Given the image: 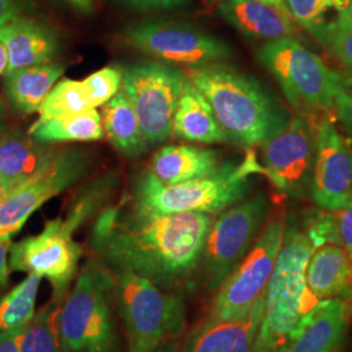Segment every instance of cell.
Instances as JSON below:
<instances>
[{
    "mask_svg": "<svg viewBox=\"0 0 352 352\" xmlns=\"http://www.w3.org/2000/svg\"><path fill=\"white\" fill-rule=\"evenodd\" d=\"M213 221L206 213H149L131 201L103 209L89 243L113 272H131L170 287L201 260Z\"/></svg>",
    "mask_w": 352,
    "mask_h": 352,
    "instance_id": "cell-1",
    "label": "cell"
},
{
    "mask_svg": "<svg viewBox=\"0 0 352 352\" xmlns=\"http://www.w3.org/2000/svg\"><path fill=\"white\" fill-rule=\"evenodd\" d=\"M184 75L209 102L228 140L238 145L264 144L289 122V113L258 81L232 67L208 64L188 68Z\"/></svg>",
    "mask_w": 352,
    "mask_h": 352,
    "instance_id": "cell-2",
    "label": "cell"
},
{
    "mask_svg": "<svg viewBox=\"0 0 352 352\" xmlns=\"http://www.w3.org/2000/svg\"><path fill=\"white\" fill-rule=\"evenodd\" d=\"M315 245L304 230L286 226L280 251L265 289L264 318L256 346L283 351L318 300L307 287L305 272Z\"/></svg>",
    "mask_w": 352,
    "mask_h": 352,
    "instance_id": "cell-3",
    "label": "cell"
},
{
    "mask_svg": "<svg viewBox=\"0 0 352 352\" xmlns=\"http://www.w3.org/2000/svg\"><path fill=\"white\" fill-rule=\"evenodd\" d=\"M256 173H264V167L253 153L240 164H221L212 175L171 186L146 171L136 183L132 204L149 213H219L247 196Z\"/></svg>",
    "mask_w": 352,
    "mask_h": 352,
    "instance_id": "cell-4",
    "label": "cell"
},
{
    "mask_svg": "<svg viewBox=\"0 0 352 352\" xmlns=\"http://www.w3.org/2000/svg\"><path fill=\"white\" fill-rule=\"evenodd\" d=\"M113 300L115 277L102 261L90 258L59 307V333L69 352H118Z\"/></svg>",
    "mask_w": 352,
    "mask_h": 352,
    "instance_id": "cell-5",
    "label": "cell"
},
{
    "mask_svg": "<svg viewBox=\"0 0 352 352\" xmlns=\"http://www.w3.org/2000/svg\"><path fill=\"white\" fill-rule=\"evenodd\" d=\"M115 300L126 329L128 351L151 352L179 337L186 327L180 295L131 272H115Z\"/></svg>",
    "mask_w": 352,
    "mask_h": 352,
    "instance_id": "cell-6",
    "label": "cell"
},
{
    "mask_svg": "<svg viewBox=\"0 0 352 352\" xmlns=\"http://www.w3.org/2000/svg\"><path fill=\"white\" fill-rule=\"evenodd\" d=\"M257 58L299 111L321 113L334 109V97L343 78L296 38L267 41L257 51Z\"/></svg>",
    "mask_w": 352,
    "mask_h": 352,
    "instance_id": "cell-7",
    "label": "cell"
},
{
    "mask_svg": "<svg viewBox=\"0 0 352 352\" xmlns=\"http://www.w3.org/2000/svg\"><path fill=\"white\" fill-rule=\"evenodd\" d=\"M122 91L138 115L148 146L174 133V116L187 77L174 67L148 62L122 69Z\"/></svg>",
    "mask_w": 352,
    "mask_h": 352,
    "instance_id": "cell-8",
    "label": "cell"
},
{
    "mask_svg": "<svg viewBox=\"0 0 352 352\" xmlns=\"http://www.w3.org/2000/svg\"><path fill=\"white\" fill-rule=\"evenodd\" d=\"M269 208L267 197L256 195L231 205L213 221L201 254L208 289L217 291L251 250Z\"/></svg>",
    "mask_w": 352,
    "mask_h": 352,
    "instance_id": "cell-9",
    "label": "cell"
},
{
    "mask_svg": "<svg viewBox=\"0 0 352 352\" xmlns=\"http://www.w3.org/2000/svg\"><path fill=\"white\" fill-rule=\"evenodd\" d=\"M285 230L286 219L282 213L266 223L251 250L217 289L209 317H241L264 295L282 247Z\"/></svg>",
    "mask_w": 352,
    "mask_h": 352,
    "instance_id": "cell-10",
    "label": "cell"
},
{
    "mask_svg": "<svg viewBox=\"0 0 352 352\" xmlns=\"http://www.w3.org/2000/svg\"><path fill=\"white\" fill-rule=\"evenodd\" d=\"M63 218L47 221L43 230L11 244L10 269L46 278L52 289V302H60L78 274L81 245Z\"/></svg>",
    "mask_w": 352,
    "mask_h": 352,
    "instance_id": "cell-11",
    "label": "cell"
},
{
    "mask_svg": "<svg viewBox=\"0 0 352 352\" xmlns=\"http://www.w3.org/2000/svg\"><path fill=\"white\" fill-rule=\"evenodd\" d=\"M89 157L81 151H56L34 175L0 202V241L11 240L37 209L72 187L88 173Z\"/></svg>",
    "mask_w": 352,
    "mask_h": 352,
    "instance_id": "cell-12",
    "label": "cell"
},
{
    "mask_svg": "<svg viewBox=\"0 0 352 352\" xmlns=\"http://www.w3.org/2000/svg\"><path fill=\"white\" fill-rule=\"evenodd\" d=\"M126 41L151 56L188 68L222 63L231 55L230 46L200 28L167 21L148 20L129 26Z\"/></svg>",
    "mask_w": 352,
    "mask_h": 352,
    "instance_id": "cell-13",
    "label": "cell"
},
{
    "mask_svg": "<svg viewBox=\"0 0 352 352\" xmlns=\"http://www.w3.org/2000/svg\"><path fill=\"white\" fill-rule=\"evenodd\" d=\"M263 145L264 174L279 192L302 197L311 189L315 164L316 133L311 124L295 115Z\"/></svg>",
    "mask_w": 352,
    "mask_h": 352,
    "instance_id": "cell-14",
    "label": "cell"
},
{
    "mask_svg": "<svg viewBox=\"0 0 352 352\" xmlns=\"http://www.w3.org/2000/svg\"><path fill=\"white\" fill-rule=\"evenodd\" d=\"M311 196L317 206L336 212L352 204V148L324 119L316 132Z\"/></svg>",
    "mask_w": 352,
    "mask_h": 352,
    "instance_id": "cell-15",
    "label": "cell"
},
{
    "mask_svg": "<svg viewBox=\"0 0 352 352\" xmlns=\"http://www.w3.org/2000/svg\"><path fill=\"white\" fill-rule=\"evenodd\" d=\"M264 311L265 294L241 317H209L189 334L183 352H253Z\"/></svg>",
    "mask_w": 352,
    "mask_h": 352,
    "instance_id": "cell-16",
    "label": "cell"
},
{
    "mask_svg": "<svg viewBox=\"0 0 352 352\" xmlns=\"http://www.w3.org/2000/svg\"><path fill=\"white\" fill-rule=\"evenodd\" d=\"M0 43L8 52V67L4 75L28 67L51 63L60 50L56 33L25 14L0 25Z\"/></svg>",
    "mask_w": 352,
    "mask_h": 352,
    "instance_id": "cell-17",
    "label": "cell"
},
{
    "mask_svg": "<svg viewBox=\"0 0 352 352\" xmlns=\"http://www.w3.org/2000/svg\"><path fill=\"white\" fill-rule=\"evenodd\" d=\"M349 305L321 300L302 321L282 352H337L349 325Z\"/></svg>",
    "mask_w": 352,
    "mask_h": 352,
    "instance_id": "cell-18",
    "label": "cell"
},
{
    "mask_svg": "<svg viewBox=\"0 0 352 352\" xmlns=\"http://www.w3.org/2000/svg\"><path fill=\"white\" fill-rule=\"evenodd\" d=\"M221 17L243 36L252 39L274 41L295 38L294 20L260 0H213Z\"/></svg>",
    "mask_w": 352,
    "mask_h": 352,
    "instance_id": "cell-19",
    "label": "cell"
},
{
    "mask_svg": "<svg viewBox=\"0 0 352 352\" xmlns=\"http://www.w3.org/2000/svg\"><path fill=\"white\" fill-rule=\"evenodd\" d=\"M307 287L318 302L352 300V256L340 244L327 243L312 252L305 272Z\"/></svg>",
    "mask_w": 352,
    "mask_h": 352,
    "instance_id": "cell-20",
    "label": "cell"
},
{
    "mask_svg": "<svg viewBox=\"0 0 352 352\" xmlns=\"http://www.w3.org/2000/svg\"><path fill=\"white\" fill-rule=\"evenodd\" d=\"M55 151L19 129L0 135V182L10 193L34 175Z\"/></svg>",
    "mask_w": 352,
    "mask_h": 352,
    "instance_id": "cell-21",
    "label": "cell"
},
{
    "mask_svg": "<svg viewBox=\"0 0 352 352\" xmlns=\"http://www.w3.org/2000/svg\"><path fill=\"white\" fill-rule=\"evenodd\" d=\"M221 167L218 154L192 145H167L154 154L151 171L164 184H179L212 175Z\"/></svg>",
    "mask_w": 352,
    "mask_h": 352,
    "instance_id": "cell-22",
    "label": "cell"
},
{
    "mask_svg": "<svg viewBox=\"0 0 352 352\" xmlns=\"http://www.w3.org/2000/svg\"><path fill=\"white\" fill-rule=\"evenodd\" d=\"M174 133L180 139L200 144L230 141L217 122L209 102L188 78L186 80L174 116Z\"/></svg>",
    "mask_w": 352,
    "mask_h": 352,
    "instance_id": "cell-23",
    "label": "cell"
},
{
    "mask_svg": "<svg viewBox=\"0 0 352 352\" xmlns=\"http://www.w3.org/2000/svg\"><path fill=\"white\" fill-rule=\"evenodd\" d=\"M64 71V65L51 62L7 74L4 75L6 96L17 113H38Z\"/></svg>",
    "mask_w": 352,
    "mask_h": 352,
    "instance_id": "cell-24",
    "label": "cell"
},
{
    "mask_svg": "<svg viewBox=\"0 0 352 352\" xmlns=\"http://www.w3.org/2000/svg\"><path fill=\"white\" fill-rule=\"evenodd\" d=\"M102 126L107 139L126 157H139L146 151L138 115L122 90L103 104Z\"/></svg>",
    "mask_w": 352,
    "mask_h": 352,
    "instance_id": "cell-25",
    "label": "cell"
},
{
    "mask_svg": "<svg viewBox=\"0 0 352 352\" xmlns=\"http://www.w3.org/2000/svg\"><path fill=\"white\" fill-rule=\"evenodd\" d=\"M28 133L43 144L67 141L87 142L103 139L104 136L102 116L96 109L50 120H37Z\"/></svg>",
    "mask_w": 352,
    "mask_h": 352,
    "instance_id": "cell-26",
    "label": "cell"
},
{
    "mask_svg": "<svg viewBox=\"0 0 352 352\" xmlns=\"http://www.w3.org/2000/svg\"><path fill=\"white\" fill-rule=\"evenodd\" d=\"M42 278L29 273L28 277L0 300V330L24 327L36 316V302Z\"/></svg>",
    "mask_w": 352,
    "mask_h": 352,
    "instance_id": "cell-27",
    "label": "cell"
},
{
    "mask_svg": "<svg viewBox=\"0 0 352 352\" xmlns=\"http://www.w3.org/2000/svg\"><path fill=\"white\" fill-rule=\"evenodd\" d=\"M56 302L43 307L24 327L20 337V352H69L58 327Z\"/></svg>",
    "mask_w": 352,
    "mask_h": 352,
    "instance_id": "cell-28",
    "label": "cell"
},
{
    "mask_svg": "<svg viewBox=\"0 0 352 352\" xmlns=\"http://www.w3.org/2000/svg\"><path fill=\"white\" fill-rule=\"evenodd\" d=\"M94 110L81 81L63 78L51 89L42 103L38 120H50Z\"/></svg>",
    "mask_w": 352,
    "mask_h": 352,
    "instance_id": "cell-29",
    "label": "cell"
},
{
    "mask_svg": "<svg viewBox=\"0 0 352 352\" xmlns=\"http://www.w3.org/2000/svg\"><path fill=\"white\" fill-rule=\"evenodd\" d=\"M115 187V180L111 175L103 176L91 182L71 202L64 222L75 232L85 225L91 217L100 213L102 206L107 202Z\"/></svg>",
    "mask_w": 352,
    "mask_h": 352,
    "instance_id": "cell-30",
    "label": "cell"
},
{
    "mask_svg": "<svg viewBox=\"0 0 352 352\" xmlns=\"http://www.w3.org/2000/svg\"><path fill=\"white\" fill-rule=\"evenodd\" d=\"M312 36L346 71L352 74V23L336 17L316 29Z\"/></svg>",
    "mask_w": 352,
    "mask_h": 352,
    "instance_id": "cell-31",
    "label": "cell"
},
{
    "mask_svg": "<svg viewBox=\"0 0 352 352\" xmlns=\"http://www.w3.org/2000/svg\"><path fill=\"white\" fill-rule=\"evenodd\" d=\"M122 76L120 68L104 67L81 81L89 102L94 109L107 103L119 91Z\"/></svg>",
    "mask_w": 352,
    "mask_h": 352,
    "instance_id": "cell-32",
    "label": "cell"
},
{
    "mask_svg": "<svg viewBox=\"0 0 352 352\" xmlns=\"http://www.w3.org/2000/svg\"><path fill=\"white\" fill-rule=\"evenodd\" d=\"M285 3L294 23L311 34L327 21V13L333 8L330 0H285Z\"/></svg>",
    "mask_w": 352,
    "mask_h": 352,
    "instance_id": "cell-33",
    "label": "cell"
},
{
    "mask_svg": "<svg viewBox=\"0 0 352 352\" xmlns=\"http://www.w3.org/2000/svg\"><path fill=\"white\" fill-rule=\"evenodd\" d=\"M334 110L342 124L352 135V88L344 84V81L336 93Z\"/></svg>",
    "mask_w": 352,
    "mask_h": 352,
    "instance_id": "cell-34",
    "label": "cell"
},
{
    "mask_svg": "<svg viewBox=\"0 0 352 352\" xmlns=\"http://www.w3.org/2000/svg\"><path fill=\"white\" fill-rule=\"evenodd\" d=\"M333 213L336 218L340 245L346 248L352 256V204Z\"/></svg>",
    "mask_w": 352,
    "mask_h": 352,
    "instance_id": "cell-35",
    "label": "cell"
},
{
    "mask_svg": "<svg viewBox=\"0 0 352 352\" xmlns=\"http://www.w3.org/2000/svg\"><path fill=\"white\" fill-rule=\"evenodd\" d=\"M129 8L140 11H164L182 6L187 0H118Z\"/></svg>",
    "mask_w": 352,
    "mask_h": 352,
    "instance_id": "cell-36",
    "label": "cell"
},
{
    "mask_svg": "<svg viewBox=\"0 0 352 352\" xmlns=\"http://www.w3.org/2000/svg\"><path fill=\"white\" fill-rule=\"evenodd\" d=\"M32 8V0H0V25Z\"/></svg>",
    "mask_w": 352,
    "mask_h": 352,
    "instance_id": "cell-37",
    "label": "cell"
},
{
    "mask_svg": "<svg viewBox=\"0 0 352 352\" xmlns=\"http://www.w3.org/2000/svg\"><path fill=\"white\" fill-rule=\"evenodd\" d=\"M24 327L0 330V352H20V337Z\"/></svg>",
    "mask_w": 352,
    "mask_h": 352,
    "instance_id": "cell-38",
    "label": "cell"
},
{
    "mask_svg": "<svg viewBox=\"0 0 352 352\" xmlns=\"http://www.w3.org/2000/svg\"><path fill=\"white\" fill-rule=\"evenodd\" d=\"M10 248H11V240H3L0 241V289H3L8 283L10 278Z\"/></svg>",
    "mask_w": 352,
    "mask_h": 352,
    "instance_id": "cell-39",
    "label": "cell"
},
{
    "mask_svg": "<svg viewBox=\"0 0 352 352\" xmlns=\"http://www.w3.org/2000/svg\"><path fill=\"white\" fill-rule=\"evenodd\" d=\"M76 12L90 13L93 11V0H60Z\"/></svg>",
    "mask_w": 352,
    "mask_h": 352,
    "instance_id": "cell-40",
    "label": "cell"
},
{
    "mask_svg": "<svg viewBox=\"0 0 352 352\" xmlns=\"http://www.w3.org/2000/svg\"><path fill=\"white\" fill-rule=\"evenodd\" d=\"M8 67V52L3 43H0V75L6 74Z\"/></svg>",
    "mask_w": 352,
    "mask_h": 352,
    "instance_id": "cell-41",
    "label": "cell"
},
{
    "mask_svg": "<svg viewBox=\"0 0 352 352\" xmlns=\"http://www.w3.org/2000/svg\"><path fill=\"white\" fill-rule=\"evenodd\" d=\"M260 1H264L266 4H269V6H272V7H274V8H277L278 11H280L282 13H285L286 16H289V10H287V7H286V3H285V0H260Z\"/></svg>",
    "mask_w": 352,
    "mask_h": 352,
    "instance_id": "cell-42",
    "label": "cell"
},
{
    "mask_svg": "<svg viewBox=\"0 0 352 352\" xmlns=\"http://www.w3.org/2000/svg\"><path fill=\"white\" fill-rule=\"evenodd\" d=\"M337 17H340V20L352 23V0H350V3H349V6L346 7V10L338 12Z\"/></svg>",
    "mask_w": 352,
    "mask_h": 352,
    "instance_id": "cell-43",
    "label": "cell"
},
{
    "mask_svg": "<svg viewBox=\"0 0 352 352\" xmlns=\"http://www.w3.org/2000/svg\"><path fill=\"white\" fill-rule=\"evenodd\" d=\"M151 352H176V347L175 344H173V343H166L164 346H161V347H158V349H155V350Z\"/></svg>",
    "mask_w": 352,
    "mask_h": 352,
    "instance_id": "cell-44",
    "label": "cell"
},
{
    "mask_svg": "<svg viewBox=\"0 0 352 352\" xmlns=\"http://www.w3.org/2000/svg\"><path fill=\"white\" fill-rule=\"evenodd\" d=\"M3 119H4V104L0 100V135L3 133Z\"/></svg>",
    "mask_w": 352,
    "mask_h": 352,
    "instance_id": "cell-45",
    "label": "cell"
},
{
    "mask_svg": "<svg viewBox=\"0 0 352 352\" xmlns=\"http://www.w3.org/2000/svg\"><path fill=\"white\" fill-rule=\"evenodd\" d=\"M253 352H278L273 349H269V347H263V346H256Z\"/></svg>",
    "mask_w": 352,
    "mask_h": 352,
    "instance_id": "cell-46",
    "label": "cell"
},
{
    "mask_svg": "<svg viewBox=\"0 0 352 352\" xmlns=\"http://www.w3.org/2000/svg\"><path fill=\"white\" fill-rule=\"evenodd\" d=\"M6 190L3 188V186H1V182H0V202L3 201V199L6 197Z\"/></svg>",
    "mask_w": 352,
    "mask_h": 352,
    "instance_id": "cell-47",
    "label": "cell"
}]
</instances>
